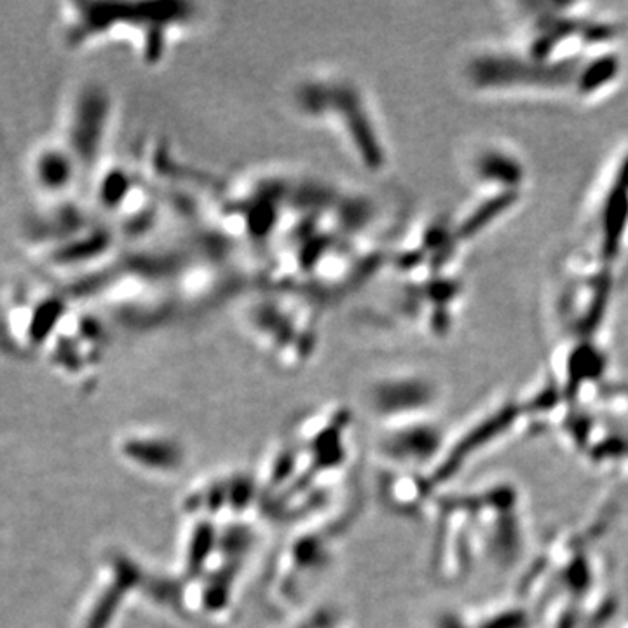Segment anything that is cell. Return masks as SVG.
<instances>
[{"label":"cell","instance_id":"6da1fadb","mask_svg":"<svg viewBox=\"0 0 628 628\" xmlns=\"http://www.w3.org/2000/svg\"><path fill=\"white\" fill-rule=\"evenodd\" d=\"M41 283L0 286V346L9 352H44L69 313V295Z\"/></svg>","mask_w":628,"mask_h":628}]
</instances>
